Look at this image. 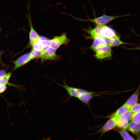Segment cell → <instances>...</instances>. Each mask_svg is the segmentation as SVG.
<instances>
[{"label":"cell","instance_id":"1","mask_svg":"<svg viewBox=\"0 0 140 140\" xmlns=\"http://www.w3.org/2000/svg\"><path fill=\"white\" fill-rule=\"evenodd\" d=\"M86 32L94 39L97 37L111 39L120 38L114 30L106 25H96L94 28L86 29Z\"/></svg>","mask_w":140,"mask_h":140},{"label":"cell","instance_id":"2","mask_svg":"<svg viewBox=\"0 0 140 140\" xmlns=\"http://www.w3.org/2000/svg\"><path fill=\"white\" fill-rule=\"evenodd\" d=\"M127 15H126L120 16H110L104 14L100 17L92 19H84L76 17H75V18L81 22H93L96 25H104L115 19Z\"/></svg>","mask_w":140,"mask_h":140},{"label":"cell","instance_id":"3","mask_svg":"<svg viewBox=\"0 0 140 140\" xmlns=\"http://www.w3.org/2000/svg\"><path fill=\"white\" fill-rule=\"evenodd\" d=\"M69 40L66 33H64L59 36H56L50 39V47L56 50L62 45H67Z\"/></svg>","mask_w":140,"mask_h":140},{"label":"cell","instance_id":"4","mask_svg":"<svg viewBox=\"0 0 140 140\" xmlns=\"http://www.w3.org/2000/svg\"><path fill=\"white\" fill-rule=\"evenodd\" d=\"M132 114L129 110L120 116L117 119V127L121 129H127Z\"/></svg>","mask_w":140,"mask_h":140},{"label":"cell","instance_id":"5","mask_svg":"<svg viewBox=\"0 0 140 140\" xmlns=\"http://www.w3.org/2000/svg\"><path fill=\"white\" fill-rule=\"evenodd\" d=\"M56 50L50 46L44 47L40 57L42 61L55 59L57 57Z\"/></svg>","mask_w":140,"mask_h":140},{"label":"cell","instance_id":"6","mask_svg":"<svg viewBox=\"0 0 140 140\" xmlns=\"http://www.w3.org/2000/svg\"><path fill=\"white\" fill-rule=\"evenodd\" d=\"M58 84L65 89L67 91L69 96L73 97L78 98L83 94L89 92L80 89L70 86L67 85L64 82V85Z\"/></svg>","mask_w":140,"mask_h":140},{"label":"cell","instance_id":"7","mask_svg":"<svg viewBox=\"0 0 140 140\" xmlns=\"http://www.w3.org/2000/svg\"><path fill=\"white\" fill-rule=\"evenodd\" d=\"M94 51L96 53L95 57L97 59H102L110 57L111 56L110 47L108 45L98 47Z\"/></svg>","mask_w":140,"mask_h":140},{"label":"cell","instance_id":"8","mask_svg":"<svg viewBox=\"0 0 140 140\" xmlns=\"http://www.w3.org/2000/svg\"><path fill=\"white\" fill-rule=\"evenodd\" d=\"M29 6V5H28L27 7L29 13L27 16L30 28L29 33V46L32 47V45L37 41L40 36L35 30L33 26L30 14Z\"/></svg>","mask_w":140,"mask_h":140},{"label":"cell","instance_id":"9","mask_svg":"<svg viewBox=\"0 0 140 140\" xmlns=\"http://www.w3.org/2000/svg\"><path fill=\"white\" fill-rule=\"evenodd\" d=\"M33 59L30 52L22 55L13 62L15 64L13 70L25 65Z\"/></svg>","mask_w":140,"mask_h":140},{"label":"cell","instance_id":"10","mask_svg":"<svg viewBox=\"0 0 140 140\" xmlns=\"http://www.w3.org/2000/svg\"><path fill=\"white\" fill-rule=\"evenodd\" d=\"M118 118L111 116L100 130L102 135L117 126Z\"/></svg>","mask_w":140,"mask_h":140},{"label":"cell","instance_id":"11","mask_svg":"<svg viewBox=\"0 0 140 140\" xmlns=\"http://www.w3.org/2000/svg\"><path fill=\"white\" fill-rule=\"evenodd\" d=\"M139 86L124 104L127 106L130 109L137 103L139 96Z\"/></svg>","mask_w":140,"mask_h":140},{"label":"cell","instance_id":"12","mask_svg":"<svg viewBox=\"0 0 140 140\" xmlns=\"http://www.w3.org/2000/svg\"><path fill=\"white\" fill-rule=\"evenodd\" d=\"M128 130L136 136L140 135V124L136 123L131 121L129 123Z\"/></svg>","mask_w":140,"mask_h":140},{"label":"cell","instance_id":"13","mask_svg":"<svg viewBox=\"0 0 140 140\" xmlns=\"http://www.w3.org/2000/svg\"><path fill=\"white\" fill-rule=\"evenodd\" d=\"M94 40L91 47L94 51L98 47L108 45L104 39L103 38L97 37L94 39Z\"/></svg>","mask_w":140,"mask_h":140},{"label":"cell","instance_id":"14","mask_svg":"<svg viewBox=\"0 0 140 140\" xmlns=\"http://www.w3.org/2000/svg\"><path fill=\"white\" fill-rule=\"evenodd\" d=\"M108 45L110 46H115L124 44L128 43H125L121 40L120 38L114 39H111L107 38H104Z\"/></svg>","mask_w":140,"mask_h":140},{"label":"cell","instance_id":"15","mask_svg":"<svg viewBox=\"0 0 140 140\" xmlns=\"http://www.w3.org/2000/svg\"><path fill=\"white\" fill-rule=\"evenodd\" d=\"M129 110L130 108L124 104L114 112L112 116L118 118L120 116Z\"/></svg>","mask_w":140,"mask_h":140},{"label":"cell","instance_id":"16","mask_svg":"<svg viewBox=\"0 0 140 140\" xmlns=\"http://www.w3.org/2000/svg\"><path fill=\"white\" fill-rule=\"evenodd\" d=\"M93 92L89 91L83 94L79 97L78 99L84 103L88 104L89 101L93 97Z\"/></svg>","mask_w":140,"mask_h":140},{"label":"cell","instance_id":"17","mask_svg":"<svg viewBox=\"0 0 140 140\" xmlns=\"http://www.w3.org/2000/svg\"><path fill=\"white\" fill-rule=\"evenodd\" d=\"M118 131L119 133L124 140H134V139L125 130L122 129Z\"/></svg>","mask_w":140,"mask_h":140},{"label":"cell","instance_id":"18","mask_svg":"<svg viewBox=\"0 0 140 140\" xmlns=\"http://www.w3.org/2000/svg\"><path fill=\"white\" fill-rule=\"evenodd\" d=\"M10 73L4 74L0 78V85H6L8 83V82L11 75Z\"/></svg>","mask_w":140,"mask_h":140},{"label":"cell","instance_id":"19","mask_svg":"<svg viewBox=\"0 0 140 140\" xmlns=\"http://www.w3.org/2000/svg\"><path fill=\"white\" fill-rule=\"evenodd\" d=\"M131 120L135 123L140 124V111L132 113Z\"/></svg>","mask_w":140,"mask_h":140},{"label":"cell","instance_id":"20","mask_svg":"<svg viewBox=\"0 0 140 140\" xmlns=\"http://www.w3.org/2000/svg\"><path fill=\"white\" fill-rule=\"evenodd\" d=\"M39 38L37 41L32 45V49L41 52L43 49V47Z\"/></svg>","mask_w":140,"mask_h":140},{"label":"cell","instance_id":"21","mask_svg":"<svg viewBox=\"0 0 140 140\" xmlns=\"http://www.w3.org/2000/svg\"><path fill=\"white\" fill-rule=\"evenodd\" d=\"M129 110L132 113L140 111V103H136L131 107Z\"/></svg>","mask_w":140,"mask_h":140},{"label":"cell","instance_id":"22","mask_svg":"<svg viewBox=\"0 0 140 140\" xmlns=\"http://www.w3.org/2000/svg\"><path fill=\"white\" fill-rule=\"evenodd\" d=\"M6 89V85H0V93L4 92Z\"/></svg>","mask_w":140,"mask_h":140},{"label":"cell","instance_id":"23","mask_svg":"<svg viewBox=\"0 0 140 140\" xmlns=\"http://www.w3.org/2000/svg\"><path fill=\"white\" fill-rule=\"evenodd\" d=\"M5 73V72L4 70H0V78L4 75Z\"/></svg>","mask_w":140,"mask_h":140},{"label":"cell","instance_id":"24","mask_svg":"<svg viewBox=\"0 0 140 140\" xmlns=\"http://www.w3.org/2000/svg\"><path fill=\"white\" fill-rule=\"evenodd\" d=\"M133 50H140V47H138L136 48H132Z\"/></svg>","mask_w":140,"mask_h":140},{"label":"cell","instance_id":"25","mask_svg":"<svg viewBox=\"0 0 140 140\" xmlns=\"http://www.w3.org/2000/svg\"></svg>","mask_w":140,"mask_h":140}]
</instances>
